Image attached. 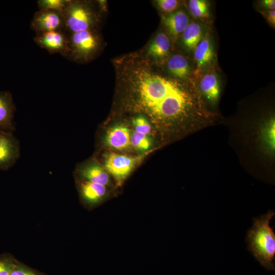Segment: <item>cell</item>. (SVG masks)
<instances>
[{
  "mask_svg": "<svg viewBox=\"0 0 275 275\" xmlns=\"http://www.w3.org/2000/svg\"><path fill=\"white\" fill-rule=\"evenodd\" d=\"M133 71L131 79L140 104L156 117L173 119L196 111V96L181 83L146 67Z\"/></svg>",
  "mask_w": 275,
  "mask_h": 275,
  "instance_id": "6da1fadb",
  "label": "cell"
},
{
  "mask_svg": "<svg viewBox=\"0 0 275 275\" xmlns=\"http://www.w3.org/2000/svg\"><path fill=\"white\" fill-rule=\"evenodd\" d=\"M274 214V211L269 210L267 213L255 217L245 238L248 250L268 270L275 269V234L269 225Z\"/></svg>",
  "mask_w": 275,
  "mask_h": 275,
  "instance_id": "7a4b0ae2",
  "label": "cell"
},
{
  "mask_svg": "<svg viewBox=\"0 0 275 275\" xmlns=\"http://www.w3.org/2000/svg\"><path fill=\"white\" fill-rule=\"evenodd\" d=\"M62 14L67 34L94 30L97 16L88 2L68 0Z\"/></svg>",
  "mask_w": 275,
  "mask_h": 275,
  "instance_id": "3957f363",
  "label": "cell"
},
{
  "mask_svg": "<svg viewBox=\"0 0 275 275\" xmlns=\"http://www.w3.org/2000/svg\"><path fill=\"white\" fill-rule=\"evenodd\" d=\"M99 39L94 30L68 34V51L65 57L75 61H88L99 48Z\"/></svg>",
  "mask_w": 275,
  "mask_h": 275,
  "instance_id": "277c9868",
  "label": "cell"
},
{
  "mask_svg": "<svg viewBox=\"0 0 275 275\" xmlns=\"http://www.w3.org/2000/svg\"><path fill=\"white\" fill-rule=\"evenodd\" d=\"M31 28L36 34L65 30L62 12L51 10L37 11L31 21Z\"/></svg>",
  "mask_w": 275,
  "mask_h": 275,
  "instance_id": "5b68a950",
  "label": "cell"
},
{
  "mask_svg": "<svg viewBox=\"0 0 275 275\" xmlns=\"http://www.w3.org/2000/svg\"><path fill=\"white\" fill-rule=\"evenodd\" d=\"M34 41L50 53H60L66 57L68 51V34L64 30L36 34Z\"/></svg>",
  "mask_w": 275,
  "mask_h": 275,
  "instance_id": "8992f818",
  "label": "cell"
},
{
  "mask_svg": "<svg viewBox=\"0 0 275 275\" xmlns=\"http://www.w3.org/2000/svg\"><path fill=\"white\" fill-rule=\"evenodd\" d=\"M20 155L19 142L13 133L0 132V170L13 167Z\"/></svg>",
  "mask_w": 275,
  "mask_h": 275,
  "instance_id": "52a82bcc",
  "label": "cell"
},
{
  "mask_svg": "<svg viewBox=\"0 0 275 275\" xmlns=\"http://www.w3.org/2000/svg\"><path fill=\"white\" fill-rule=\"evenodd\" d=\"M138 160L139 158L112 153L105 157L104 164L115 178L121 182L130 173Z\"/></svg>",
  "mask_w": 275,
  "mask_h": 275,
  "instance_id": "ba28073f",
  "label": "cell"
},
{
  "mask_svg": "<svg viewBox=\"0 0 275 275\" xmlns=\"http://www.w3.org/2000/svg\"><path fill=\"white\" fill-rule=\"evenodd\" d=\"M15 106L11 93L0 91V132L13 133L15 129Z\"/></svg>",
  "mask_w": 275,
  "mask_h": 275,
  "instance_id": "9c48e42d",
  "label": "cell"
},
{
  "mask_svg": "<svg viewBox=\"0 0 275 275\" xmlns=\"http://www.w3.org/2000/svg\"><path fill=\"white\" fill-rule=\"evenodd\" d=\"M76 173L82 181L98 183L104 186L109 182V176L105 170L98 164L91 161L76 170Z\"/></svg>",
  "mask_w": 275,
  "mask_h": 275,
  "instance_id": "30bf717a",
  "label": "cell"
},
{
  "mask_svg": "<svg viewBox=\"0 0 275 275\" xmlns=\"http://www.w3.org/2000/svg\"><path fill=\"white\" fill-rule=\"evenodd\" d=\"M79 191L86 203L95 205L103 199L106 194V188L100 184L82 181L79 185Z\"/></svg>",
  "mask_w": 275,
  "mask_h": 275,
  "instance_id": "8fae6325",
  "label": "cell"
},
{
  "mask_svg": "<svg viewBox=\"0 0 275 275\" xmlns=\"http://www.w3.org/2000/svg\"><path fill=\"white\" fill-rule=\"evenodd\" d=\"M162 19L170 34L173 38L177 37L183 33L189 24V19L187 14L181 10L176 11L166 16H163Z\"/></svg>",
  "mask_w": 275,
  "mask_h": 275,
  "instance_id": "7c38bea8",
  "label": "cell"
},
{
  "mask_svg": "<svg viewBox=\"0 0 275 275\" xmlns=\"http://www.w3.org/2000/svg\"><path fill=\"white\" fill-rule=\"evenodd\" d=\"M105 141L113 148L120 150L126 148L130 145V132L124 126H115L107 131Z\"/></svg>",
  "mask_w": 275,
  "mask_h": 275,
  "instance_id": "4fadbf2b",
  "label": "cell"
},
{
  "mask_svg": "<svg viewBox=\"0 0 275 275\" xmlns=\"http://www.w3.org/2000/svg\"><path fill=\"white\" fill-rule=\"evenodd\" d=\"M200 88L203 94L212 102L217 101L220 94V87L218 78L214 73L206 74L201 79Z\"/></svg>",
  "mask_w": 275,
  "mask_h": 275,
  "instance_id": "5bb4252c",
  "label": "cell"
},
{
  "mask_svg": "<svg viewBox=\"0 0 275 275\" xmlns=\"http://www.w3.org/2000/svg\"><path fill=\"white\" fill-rule=\"evenodd\" d=\"M214 51L210 40L208 37L202 39L194 49V58L198 68L209 64L213 59Z\"/></svg>",
  "mask_w": 275,
  "mask_h": 275,
  "instance_id": "9a60e30c",
  "label": "cell"
},
{
  "mask_svg": "<svg viewBox=\"0 0 275 275\" xmlns=\"http://www.w3.org/2000/svg\"><path fill=\"white\" fill-rule=\"evenodd\" d=\"M170 42L163 33H158L151 42L148 48V53L157 59L167 57L169 53Z\"/></svg>",
  "mask_w": 275,
  "mask_h": 275,
  "instance_id": "2e32d148",
  "label": "cell"
},
{
  "mask_svg": "<svg viewBox=\"0 0 275 275\" xmlns=\"http://www.w3.org/2000/svg\"><path fill=\"white\" fill-rule=\"evenodd\" d=\"M167 67L170 73L177 78L185 79L189 75L190 68L188 61L182 55L172 56L168 61Z\"/></svg>",
  "mask_w": 275,
  "mask_h": 275,
  "instance_id": "e0dca14e",
  "label": "cell"
},
{
  "mask_svg": "<svg viewBox=\"0 0 275 275\" xmlns=\"http://www.w3.org/2000/svg\"><path fill=\"white\" fill-rule=\"evenodd\" d=\"M202 39V30L197 23H189L182 33L183 44L190 50H194Z\"/></svg>",
  "mask_w": 275,
  "mask_h": 275,
  "instance_id": "ac0fdd59",
  "label": "cell"
},
{
  "mask_svg": "<svg viewBox=\"0 0 275 275\" xmlns=\"http://www.w3.org/2000/svg\"><path fill=\"white\" fill-rule=\"evenodd\" d=\"M188 8L191 14L196 18H207L209 16V5L204 0H190Z\"/></svg>",
  "mask_w": 275,
  "mask_h": 275,
  "instance_id": "d6986e66",
  "label": "cell"
},
{
  "mask_svg": "<svg viewBox=\"0 0 275 275\" xmlns=\"http://www.w3.org/2000/svg\"><path fill=\"white\" fill-rule=\"evenodd\" d=\"M68 0H39L37 1L40 10H51L62 12Z\"/></svg>",
  "mask_w": 275,
  "mask_h": 275,
  "instance_id": "ffe728a7",
  "label": "cell"
},
{
  "mask_svg": "<svg viewBox=\"0 0 275 275\" xmlns=\"http://www.w3.org/2000/svg\"><path fill=\"white\" fill-rule=\"evenodd\" d=\"M130 145L138 149L146 150L150 143L146 134L135 131L130 135Z\"/></svg>",
  "mask_w": 275,
  "mask_h": 275,
  "instance_id": "44dd1931",
  "label": "cell"
},
{
  "mask_svg": "<svg viewBox=\"0 0 275 275\" xmlns=\"http://www.w3.org/2000/svg\"><path fill=\"white\" fill-rule=\"evenodd\" d=\"M274 120L272 119L267 124L263 131V138L265 143L269 147V149H271V150L274 149Z\"/></svg>",
  "mask_w": 275,
  "mask_h": 275,
  "instance_id": "7402d4cb",
  "label": "cell"
},
{
  "mask_svg": "<svg viewBox=\"0 0 275 275\" xmlns=\"http://www.w3.org/2000/svg\"><path fill=\"white\" fill-rule=\"evenodd\" d=\"M156 3L162 12L170 14L175 12L179 5V2L177 0H158Z\"/></svg>",
  "mask_w": 275,
  "mask_h": 275,
  "instance_id": "603a6c76",
  "label": "cell"
},
{
  "mask_svg": "<svg viewBox=\"0 0 275 275\" xmlns=\"http://www.w3.org/2000/svg\"><path fill=\"white\" fill-rule=\"evenodd\" d=\"M133 124L136 132L146 135L150 132L151 126L147 120L143 117L136 118L133 120Z\"/></svg>",
  "mask_w": 275,
  "mask_h": 275,
  "instance_id": "cb8c5ba5",
  "label": "cell"
},
{
  "mask_svg": "<svg viewBox=\"0 0 275 275\" xmlns=\"http://www.w3.org/2000/svg\"><path fill=\"white\" fill-rule=\"evenodd\" d=\"M14 266L10 260L0 258V275H10Z\"/></svg>",
  "mask_w": 275,
  "mask_h": 275,
  "instance_id": "d4e9b609",
  "label": "cell"
},
{
  "mask_svg": "<svg viewBox=\"0 0 275 275\" xmlns=\"http://www.w3.org/2000/svg\"><path fill=\"white\" fill-rule=\"evenodd\" d=\"M10 275H37L31 271L21 267L14 266Z\"/></svg>",
  "mask_w": 275,
  "mask_h": 275,
  "instance_id": "484cf974",
  "label": "cell"
},
{
  "mask_svg": "<svg viewBox=\"0 0 275 275\" xmlns=\"http://www.w3.org/2000/svg\"><path fill=\"white\" fill-rule=\"evenodd\" d=\"M263 6L267 9L273 10L275 8V1L274 0H264L262 2Z\"/></svg>",
  "mask_w": 275,
  "mask_h": 275,
  "instance_id": "4316f807",
  "label": "cell"
},
{
  "mask_svg": "<svg viewBox=\"0 0 275 275\" xmlns=\"http://www.w3.org/2000/svg\"><path fill=\"white\" fill-rule=\"evenodd\" d=\"M266 18L268 21L273 26L275 24V11L269 10L266 14Z\"/></svg>",
  "mask_w": 275,
  "mask_h": 275,
  "instance_id": "83f0119b",
  "label": "cell"
}]
</instances>
